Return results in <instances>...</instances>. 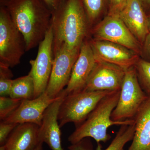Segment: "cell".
<instances>
[{
    "mask_svg": "<svg viewBox=\"0 0 150 150\" xmlns=\"http://www.w3.org/2000/svg\"><path fill=\"white\" fill-rule=\"evenodd\" d=\"M51 26L54 57L63 44L79 49L84 40L90 36L91 28L81 0H62L52 11Z\"/></svg>",
    "mask_w": 150,
    "mask_h": 150,
    "instance_id": "1",
    "label": "cell"
},
{
    "mask_svg": "<svg viewBox=\"0 0 150 150\" xmlns=\"http://www.w3.org/2000/svg\"><path fill=\"white\" fill-rule=\"evenodd\" d=\"M6 8L23 35L26 51L38 46L51 25L52 12L43 0H10Z\"/></svg>",
    "mask_w": 150,
    "mask_h": 150,
    "instance_id": "2",
    "label": "cell"
},
{
    "mask_svg": "<svg viewBox=\"0 0 150 150\" xmlns=\"http://www.w3.org/2000/svg\"><path fill=\"white\" fill-rule=\"evenodd\" d=\"M120 91H112L103 97L90 113L83 123L76 127L68 138L71 144H76L83 139L92 138L100 150V143H105L110 139L107 130L111 126L130 125L134 123V119L122 121H114L111 118L119 99Z\"/></svg>",
    "mask_w": 150,
    "mask_h": 150,
    "instance_id": "3",
    "label": "cell"
},
{
    "mask_svg": "<svg viewBox=\"0 0 150 150\" xmlns=\"http://www.w3.org/2000/svg\"><path fill=\"white\" fill-rule=\"evenodd\" d=\"M112 91L83 90L66 95L58 114L59 126L68 123H74L76 127L83 123L105 96Z\"/></svg>",
    "mask_w": 150,
    "mask_h": 150,
    "instance_id": "4",
    "label": "cell"
},
{
    "mask_svg": "<svg viewBox=\"0 0 150 150\" xmlns=\"http://www.w3.org/2000/svg\"><path fill=\"white\" fill-rule=\"evenodd\" d=\"M149 96L139 83L135 67L126 70L117 105L111 118L116 121L134 119Z\"/></svg>",
    "mask_w": 150,
    "mask_h": 150,
    "instance_id": "5",
    "label": "cell"
},
{
    "mask_svg": "<svg viewBox=\"0 0 150 150\" xmlns=\"http://www.w3.org/2000/svg\"><path fill=\"white\" fill-rule=\"evenodd\" d=\"M25 51L23 35L14 24L6 7H0V64L15 67Z\"/></svg>",
    "mask_w": 150,
    "mask_h": 150,
    "instance_id": "6",
    "label": "cell"
},
{
    "mask_svg": "<svg viewBox=\"0 0 150 150\" xmlns=\"http://www.w3.org/2000/svg\"><path fill=\"white\" fill-rule=\"evenodd\" d=\"M90 35L93 39L106 40L121 45L140 56L142 45L117 15L107 14L93 26Z\"/></svg>",
    "mask_w": 150,
    "mask_h": 150,
    "instance_id": "7",
    "label": "cell"
},
{
    "mask_svg": "<svg viewBox=\"0 0 150 150\" xmlns=\"http://www.w3.org/2000/svg\"><path fill=\"white\" fill-rule=\"evenodd\" d=\"M80 51V48L72 49L64 44L54 56L51 76L45 92L50 97H57L68 85Z\"/></svg>",
    "mask_w": 150,
    "mask_h": 150,
    "instance_id": "8",
    "label": "cell"
},
{
    "mask_svg": "<svg viewBox=\"0 0 150 150\" xmlns=\"http://www.w3.org/2000/svg\"><path fill=\"white\" fill-rule=\"evenodd\" d=\"M53 33L51 25L43 40L38 45L37 56L29 63L31 69L29 74L34 81V98L44 93L51 76L53 62Z\"/></svg>",
    "mask_w": 150,
    "mask_h": 150,
    "instance_id": "9",
    "label": "cell"
},
{
    "mask_svg": "<svg viewBox=\"0 0 150 150\" xmlns=\"http://www.w3.org/2000/svg\"><path fill=\"white\" fill-rule=\"evenodd\" d=\"M89 40L96 61L112 64L126 70L135 67L141 58L136 52L117 43L90 37Z\"/></svg>",
    "mask_w": 150,
    "mask_h": 150,
    "instance_id": "10",
    "label": "cell"
},
{
    "mask_svg": "<svg viewBox=\"0 0 150 150\" xmlns=\"http://www.w3.org/2000/svg\"><path fill=\"white\" fill-rule=\"evenodd\" d=\"M126 70L116 65L96 61L84 90L87 91L121 90Z\"/></svg>",
    "mask_w": 150,
    "mask_h": 150,
    "instance_id": "11",
    "label": "cell"
},
{
    "mask_svg": "<svg viewBox=\"0 0 150 150\" xmlns=\"http://www.w3.org/2000/svg\"><path fill=\"white\" fill-rule=\"evenodd\" d=\"M89 37L86 38L81 46L79 57L73 67L69 81L64 89L66 95L84 90L96 64V59L90 43Z\"/></svg>",
    "mask_w": 150,
    "mask_h": 150,
    "instance_id": "12",
    "label": "cell"
},
{
    "mask_svg": "<svg viewBox=\"0 0 150 150\" xmlns=\"http://www.w3.org/2000/svg\"><path fill=\"white\" fill-rule=\"evenodd\" d=\"M58 97L52 98L44 92L35 98L22 100L16 110L3 121L17 124L32 123L40 126L45 110Z\"/></svg>",
    "mask_w": 150,
    "mask_h": 150,
    "instance_id": "13",
    "label": "cell"
},
{
    "mask_svg": "<svg viewBox=\"0 0 150 150\" xmlns=\"http://www.w3.org/2000/svg\"><path fill=\"white\" fill-rule=\"evenodd\" d=\"M64 89L45 110L38 129L40 142L45 143L51 150H64L61 142V132L58 121L60 106L66 96Z\"/></svg>",
    "mask_w": 150,
    "mask_h": 150,
    "instance_id": "14",
    "label": "cell"
},
{
    "mask_svg": "<svg viewBox=\"0 0 150 150\" xmlns=\"http://www.w3.org/2000/svg\"><path fill=\"white\" fill-rule=\"evenodd\" d=\"M118 16L142 46L149 30L147 14L141 0H129Z\"/></svg>",
    "mask_w": 150,
    "mask_h": 150,
    "instance_id": "15",
    "label": "cell"
},
{
    "mask_svg": "<svg viewBox=\"0 0 150 150\" xmlns=\"http://www.w3.org/2000/svg\"><path fill=\"white\" fill-rule=\"evenodd\" d=\"M39 126L32 123L18 124L0 150H34L40 143Z\"/></svg>",
    "mask_w": 150,
    "mask_h": 150,
    "instance_id": "16",
    "label": "cell"
},
{
    "mask_svg": "<svg viewBox=\"0 0 150 150\" xmlns=\"http://www.w3.org/2000/svg\"><path fill=\"white\" fill-rule=\"evenodd\" d=\"M134 119L135 133L128 150H150V97L145 100Z\"/></svg>",
    "mask_w": 150,
    "mask_h": 150,
    "instance_id": "17",
    "label": "cell"
},
{
    "mask_svg": "<svg viewBox=\"0 0 150 150\" xmlns=\"http://www.w3.org/2000/svg\"><path fill=\"white\" fill-rule=\"evenodd\" d=\"M135 131V121L130 125L121 126L110 145L104 150H124V147L128 142L132 141ZM83 139L76 144H71L69 150H93L91 142Z\"/></svg>",
    "mask_w": 150,
    "mask_h": 150,
    "instance_id": "18",
    "label": "cell"
},
{
    "mask_svg": "<svg viewBox=\"0 0 150 150\" xmlns=\"http://www.w3.org/2000/svg\"><path fill=\"white\" fill-rule=\"evenodd\" d=\"M35 86L34 81L29 74L13 80L9 97L16 99L34 98Z\"/></svg>",
    "mask_w": 150,
    "mask_h": 150,
    "instance_id": "19",
    "label": "cell"
},
{
    "mask_svg": "<svg viewBox=\"0 0 150 150\" xmlns=\"http://www.w3.org/2000/svg\"><path fill=\"white\" fill-rule=\"evenodd\" d=\"M91 28L105 11H108V0H81Z\"/></svg>",
    "mask_w": 150,
    "mask_h": 150,
    "instance_id": "20",
    "label": "cell"
},
{
    "mask_svg": "<svg viewBox=\"0 0 150 150\" xmlns=\"http://www.w3.org/2000/svg\"><path fill=\"white\" fill-rule=\"evenodd\" d=\"M135 67L141 87L150 97V62L140 58Z\"/></svg>",
    "mask_w": 150,
    "mask_h": 150,
    "instance_id": "21",
    "label": "cell"
},
{
    "mask_svg": "<svg viewBox=\"0 0 150 150\" xmlns=\"http://www.w3.org/2000/svg\"><path fill=\"white\" fill-rule=\"evenodd\" d=\"M9 67L0 64V96H9L13 80V73Z\"/></svg>",
    "mask_w": 150,
    "mask_h": 150,
    "instance_id": "22",
    "label": "cell"
},
{
    "mask_svg": "<svg viewBox=\"0 0 150 150\" xmlns=\"http://www.w3.org/2000/svg\"><path fill=\"white\" fill-rule=\"evenodd\" d=\"M22 100L8 96L0 97V119L4 121L19 106Z\"/></svg>",
    "mask_w": 150,
    "mask_h": 150,
    "instance_id": "23",
    "label": "cell"
},
{
    "mask_svg": "<svg viewBox=\"0 0 150 150\" xmlns=\"http://www.w3.org/2000/svg\"><path fill=\"white\" fill-rule=\"evenodd\" d=\"M18 124L7 123L1 121L0 123V144L3 146L6 144L8 138L13 129Z\"/></svg>",
    "mask_w": 150,
    "mask_h": 150,
    "instance_id": "24",
    "label": "cell"
},
{
    "mask_svg": "<svg viewBox=\"0 0 150 150\" xmlns=\"http://www.w3.org/2000/svg\"><path fill=\"white\" fill-rule=\"evenodd\" d=\"M128 1L129 0H108L107 14L118 15L126 6Z\"/></svg>",
    "mask_w": 150,
    "mask_h": 150,
    "instance_id": "25",
    "label": "cell"
},
{
    "mask_svg": "<svg viewBox=\"0 0 150 150\" xmlns=\"http://www.w3.org/2000/svg\"><path fill=\"white\" fill-rule=\"evenodd\" d=\"M140 57L150 62V32H149L142 44Z\"/></svg>",
    "mask_w": 150,
    "mask_h": 150,
    "instance_id": "26",
    "label": "cell"
},
{
    "mask_svg": "<svg viewBox=\"0 0 150 150\" xmlns=\"http://www.w3.org/2000/svg\"><path fill=\"white\" fill-rule=\"evenodd\" d=\"M43 1L52 11V12L57 8L62 1V0H43Z\"/></svg>",
    "mask_w": 150,
    "mask_h": 150,
    "instance_id": "27",
    "label": "cell"
},
{
    "mask_svg": "<svg viewBox=\"0 0 150 150\" xmlns=\"http://www.w3.org/2000/svg\"><path fill=\"white\" fill-rule=\"evenodd\" d=\"M142 5L146 12L150 10V0H141Z\"/></svg>",
    "mask_w": 150,
    "mask_h": 150,
    "instance_id": "28",
    "label": "cell"
},
{
    "mask_svg": "<svg viewBox=\"0 0 150 150\" xmlns=\"http://www.w3.org/2000/svg\"><path fill=\"white\" fill-rule=\"evenodd\" d=\"M10 0H0V7H6Z\"/></svg>",
    "mask_w": 150,
    "mask_h": 150,
    "instance_id": "29",
    "label": "cell"
},
{
    "mask_svg": "<svg viewBox=\"0 0 150 150\" xmlns=\"http://www.w3.org/2000/svg\"><path fill=\"white\" fill-rule=\"evenodd\" d=\"M43 143L40 142L34 150H43Z\"/></svg>",
    "mask_w": 150,
    "mask_h": 150,
    "instance_id": "30",
    "label": "cell"
},
{
    "mask_svg": "<svg viewBox=\"0 0 150 150\" xmlns=\"http://www.w3.org/2000/svg\"><path fill=\"white\" fill-rule=\"evenodd\" d=\"M147 14L149 30V32H150V10L147 12Z\"/></svg>",
    "mask_w": 150,
    "mask_h": 150,
    "instance_id": "31",
    "label": "cell"
},
{
    "mask_svg": "<svg viewBox=\"0 0 150 150\" xmlns=\"http://www.w3.org/2000/svg\"><path fill=\"white\" fill-rule=\"evenodd\" d=\"M63 1H64V0H63Z\"/></svg>",
    "mask_w": 150,
    "mask_h": 150,
    "instance_id": "32",
    "label": "cell"
}]
</instances>
